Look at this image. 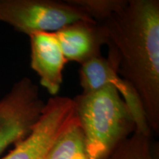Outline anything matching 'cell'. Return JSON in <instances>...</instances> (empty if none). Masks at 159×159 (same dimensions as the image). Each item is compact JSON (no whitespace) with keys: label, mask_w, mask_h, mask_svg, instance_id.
Segmentation results:
<instances>
[{"label":"cell","mask_w":159,"mask_h":159,"mask_svg":"<svg viewBox=\"0 0 159 159\" xmlns=\"http://www.w3.org/2000/svg\"><path fill=\"white\" fill-rule=\"evenodd\" d=\"M108 61L136 92L151 131H159V1L126 0L99 22Z\"/></svg>","instance_id":"cell-1"},{"label":"cell","mask_w":159,"mask_h":159,"mask_svg":"<svg viewBox=\"0 0 159 159\" xmlns=\"http://www.w3.org/2000/svg\"><path fill=\"white\" fill-rule=\"evenodd\" d=\"M90 159H107L136 131V123L118 91L111 85L73 98Z\"/></svg>","instance_id":"cell-2"},{"label":"cell","mask_w":159,"mask_h":159,"mask_svg":"<svg viewBox=\"0 0 159 159\" xmlns=\"http://www.w3.org/2000/svg\"><path fill=\"white\" fill-rule=\"evenodd\" d=\"M83 20L94 21L72 0H0V21L28 36Z\"/></svg>","instance_id":"cell-3"},{"label":"cell","mask_w":159,"mask_h":159,"mask_svg":"<svg viewBox=\"0 0 159 159\" xmlns=\"http://www.w3.org/2000/svg\"><path fill=\"white\" fill-rule=\"evenodd\" d=\"M45 104L39 86L27 77L15 83L0 99V156L28 136Z\"/></svg>","instance_id":"cell-4"},{"label":"cell","mask_w":159,"mask_h":159,"mask_svg":"<svg viewBox=\"0 0 159 159\" xmlns=\"http://www.w3.org/2000/svg\"><path fill=\"white\" fill-rule=\"evenodd\" d=\"M77 119L73 98L50 97L28 136L0 159H43L57 136Z\"/></svg>","instance_id":"cell-5"},{"label":"cell","mask_w":159,"mask_h":159,"mask_svg":"<svg viewBox=\"0 0 159 159\" xmlns=\"http://www.w3.org/2000/svg\"><path fill=\"white\" fill-rule=\"evenodd\" d=\"M79 73L82 93H89L105 85H112L118 91L134 117L136 131L151 134L152 131L139 96L130 84L117 74L106 57L101 55L83 63Z\"/></svg>","instance_id":"cell-6"},{"label":"cell","mask_w":159,"mask_h":159,"mask_svg":"<svg viewBox=\"0 0 159 159\" xmlns=\"http://www.w3.org/2000/svg\"><path fill=\"white\" fill-rule=\"evenodd\" d=\"M30 66L40 77L41 85L56 96L63 83V71L68 61L55 33L42 32L30 35Z\"/></svg>","instance_id":"cell-7"},{"label":"cell","mask_w":159,"mask_h":159,"mask_svg":"<svg viewBox=\"0 0 159 159\" xmlns=\"http://www.w3.org/2000/svg\"><path fill=\"white\" fill-rule=\"evenodd\" d=\"M67 61L83 64L101 55L105 45L104 31L95 21H77L54 32Z\"/></svg>","instance_id":"cell-8"},{"label":"cell","mask_w":159,"mask_h":159,"mask_svg":"<svg viewBox=\"0 0 159 159\" xmlns=\"http://www.w3.org/2000/svg\"><path fill=\"white\" fill-rule=\"evenodd\" d=\"M43 159H90L78 119L57 136Z\"/></svg>","instance_id":"cell-9"},{"label":"cell","mask_w":159,"mask_h":159,"mask_svg":"<svg viewBox=\"0 0 159 159\" xmlns=\"http://www.w3.org/2000/svg\"><path fill=\"white\" fill-rule=\"evenodd\" d=\"M107 159H155L150 135L135 131L123 141Z\"/></svg>","instance_id":"cell-10"},{"label":"cell","mask_w":159,"mask_h":159,"mask_svg":"<svg viewBox=\"0 0 159 159\" xmlns=\"http://www.w3.org/2000/svg\"><path fill=\"white\" fill-rule=\"evenodd\" d=\"M72 2L99 23L121 8L126 0H72Z\"/></svg>","instance_id":"cell-11"}]
</instances>
